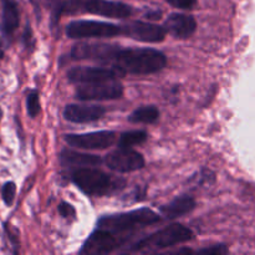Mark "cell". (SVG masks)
<instances>
[{"mask_svg": "<svg viewBox=\"0 0 255 255\" xmlns=\"http://www.w3.org/2000/svg\"><path fill=\"white\" fill-rule=\"evenodd\" d=\"M167 65L163 52L147 47H120L115 54L110 66L119 70L122 75H149L158 72Z\"/></svg>", "mask_w": 255, "mask_h": 255, "instance_id": "obj_1", "label": "cell"}, {"mask_svg": "<svg viewBox=\"0 0 255 255\" xmlns=\"http://www.w3.org/2000/svg\"><path fill=\"white\" fill-rule=\"evenodd\" d=\"M71 179L77 188L89 196L102 197L125 187L124 179L112 178L110 174L92 167H80L72 172Z\"/></svg>", "mask_w": 255, "mask_h": 255, "instance_id": "obj_2", "label": "cell"}, {"mask_svg": "<svg viewBox=\"0 0 255 255\" xmlns=\"http://www.w3.org/2000/svg\"><path fill=\"white\" fill-rule=\"evenodd\" d=\"M193 238V232L182 224L174 223L146 238L141 239L129 248V252H157L186 243Z\"/></svg>", "mask_w": 255, "mask_h": 255, "instance_id": "obj_3", "label": "cell"}, {"mask_svg": "<svg viewBox=\"0 0 255 255\" xmlns=\"http://www.w3.org/2000/svg\"><path fill=\"white\" fill-rule=\"evenodd\" d=\"M159 216L148 208L136 209V211L126 212V213L111 214L105 216L97 222V228L105 229L111 233H122V232L132 231L139 227H147L149 224L157 223Z\"/></svg>", "mask_w": 255, "mask_h": 255, "instance_id": "obj_4", "label": "cell"}, {"mask_svg": "<svg viewBox=\"0 0 255 255\" xmlns=\"http://www.w3.org/2000/svg\"><path fill=\"white\" fill-rule=\"evenodd\" d=\"M66 34L72 39H90V37H114L122 34L121 25L95 20H76L66 26Z\"/></svg>", "mask_w": 255, "mask_h": 255, "instance_id": "obj_5", "label": "cell"}, {"mask_svg": "<svg viewBox=\"0 0 255 255\" xmlns=\"http://www.w3.org/2000/svg\"><path fill=\"white\" fill-rule=\"evenodd\" d=\"M124 94V87L119 80L94 82V84H80L75 91L76 99L81 101H105V100L119 99Z\"/></svg>", "mask_w": 255, "mask_h": 255, "instance_id": "obj_6", "label": "cell"}, {"mask_svg": "<svg viewBox=\"0 0 255 255\" xmlns=\"http://www.w3.org/2000/svg\"><path fill=\"white\" fill-rule=\"evenodd\" d=\"M120 45L105 42H80L71 49L75 60H94L102 65H110Z\"/></svg>", "mask_w": 255, "mask_h": 255, "instance_id": "obj_7", "label": "cell"}, {"mask_svg": "<svg viewBox=\"0 0 255 255\" xmlns=\"http://www.w3.org/2000/svg\"><path fill=\"white\" fill-rule=\"evenodd\" d=\"M124 77L119 70L102 66H76L67 72V79L72 84H94Z\"/></svg>", "mask_w": 255, "mask_h": 255, "instance_id": "obj_8", "label": "cell"}, {"mask_svg": "<svg viewBox=\"0 0 255 255\" xmlns=\"http://www.w3.org/2000/svg\"><path fill=\"white\" fill-rule=\"evenodd\" d=\"M105 163L110 169L119 173H129L143 168L144 158L141 153L131 148L120 147L105 158Z\"/></svg>", "mask_w": 255, "mask_h": 255, "instance_id": "obj_9", "label": "cell"}, {"mask_svg": "<svg viewBox=\"0 0 255 255\" xmlns=\"http://www.w3.org/2000/svg\"><path fill=\"white\" fill-rule=\"evenodd\" d=\"M121 31L125 36L141 42H151V44L163 41L167 34L163 26H158V25L151 24V22L139 21V20L128 21L121 25Z\"/></svg>", "mask_w": 255, "mask_h": 255, "instance_id": "obj_10", "label": "cell"}, {"mask_svg": "<svg viewBox=\"0 0 255 255\" xmlns=\"http://www.w3.org/2000/svg\"><path fill=\"white\" fill-rule=\"evenodd\" d=\"M116 134L112 131L90 132V133L66 134L65 141L69 146L84 149H105L112 146Z\"/></svg>", "mask_w": 255, "mask_h": 255, "instance_id": "obj_11", "label": "cell"}, {"mask_svg": "<svg viewBox=\"0 0 255 255\" xmlns=\"http://www.w3.org/2000/svg\"><path fill=\"white\" fill-rule=\"evenodd\" d=\"M121 242L115 237L114 233L105 229L97 228L91 236L89 237L84 243L82 248L80 249V254L87 255H101L109 254L119 248Z\"/></svg>", "mask_w": 255, "mask_h": 255, "instance_id": "obj_12", "label": "cell"}, {"mask_svg": "<svg viewBox=\"0 0 255 255\" xmlns=\"http://www.w3.org/2000/svg\"><path fill=\"white\" fill-rule=\"evenodd\" d=\"M84 10L90 14L114 19H126L132 14V7L129 5L112 0H86Z\"/></svg>", "mask_w": 255, "mask_h": 255, "instance_id": "obj_13", "label": "cell"}, {"mask_svg": "<svg viewBox=\"0 0 255 255\" xmlns=\"http://www.w3.org/2000/svg\"><path fill=\"white\" fill-rule=\"evenodd\" d=\"M166 31L177 39H188L196 32L197 21L192 15L173 12L164 21Z\"/></svg>", "mask_w": 255, "mask_h": 255, "instance_id": "obj_14", "label": "cell"}, {"mask_svg": "<svg viewBox=\"0 0 255 255\" xmlns=\"http://www.w3.org/2000/svg\"><path fill=\"white\" fill-rule=\"evenodd\" d=\"M106 110L99 105H69L64 110L65 120L74 124H89L102 119Z\"/></svg>", "mask_w": 255, "mask_h": 255, "instance_id": "obj_15", "label": "cell"}, {"mask_svg": "<svg viewBox=\"0 0 255 255\" xmlns=\"http://www.w3.org/2000/svg\"><path fill=\"white\" fill-rule=\"evenodd\" d=\"M20 22L19 7L16 0H1V29L6 37H10Z\"/></svg>", "mask_w": 255, "mask_h": 255, "instance_id": "obj_16", "label": "cell"}, {"mask_svg": "<svg viewBox=\"0 0 255 255\" xmlns=\"http://www.w3.org/2000/svg\"><path fill=\"white\" fill-rule=\"evenodd\" d=\"M196 208V201L189 196H181L174 198L166 206L161 207V213L168 219H176L191 213Z\"/></svg>", "mask_w": 255, "mask_h": 255, "instance_id": "obj_17", "label": "cell"}, {"mask_svg": "<svg viewBox=\"0 0 255 255\" xmlns=\"http://www.w3.org/2000/svg\"><path fill=\"white\" fill-rule=\"evenodd\" d=\"M60 162H61L62 166L92 167L99 166L102 162V159L99 156H95V154L81 153V152L65 148L60 153Z\"/></svg>", "mask_w": 255, "mask_h": 255, "instance_id": "obj_18", "label": "cell"}, {"mask_svg": "<svg viewBox=\"0 0 255 255\" xmlns=\"http://www.w3.org/2000/svg\"><path fill=\"white\" fill-rule=\"evenodd\" d=\"M159 111L154 106H142L129 115L128 120L133 124H153L158 120Z\"/></svg>", "mask_w": 255, "mask_h": 255, "instance_id": "obj_19", "label": "cell"}, {"mask_svg": "<svg viewBox=\"0 0 255 255\" xmlns=\"http://www.w3.org/2000/svg\"><path fill=\"white\" fill-rule=\"evenodd\" d=\"M147 137H148L147 132L142 131V129L124 132L119 139V146L125 147V148H131V147L136 146V144H141L146 142Z\"/></svg>", "mask_w": 255, "mask_h": 255, "instance_id": "obj_20", "label": "cell"}, {"mask_svg": "<svg viewBox=\"0 0 255 255\" xmlns=\"http://www.w3.org/2000/svg\"><path fill=\"white\" fill-rule=\"evenodd\" d=\"M26 110L30 117H36L40 112V100L39 94L36 91H31L26 97Z\"/></svg>", "mask_w": 255, "mask_h": 255, "instance_id": "obj_21", "label": "cell"}, {"mask_svg": "<svg viewBox=\"0 0 255 255\" xmlns=\"http://www.w3.org/2000/svg\"><path fill=\"white\" fill-rule=\"evenodd\" d=\"M15 194H16V184H15L14 182H6V183L2 186L1 189L2 202L5 203V206H12L15 199Z\"/></svg>", "mask_w": 255, "mask_h": 255, "instance_id": "obj_22", "label": "cell"}, {"mask_svg": "<svg viewBox=\"0 0 255 255\" xmlns=\"http://www.w3.org/2000/svg\"><path fill=\"white\" fill-rule=\"evenodd\" d=\"M166 1L173 7L183 10L193 9L197 4V0H166Z\"/></svg>", "mask_w": 255, "mask_h": 255, "instance_id": "obj_23", "label": "cell"}, {"mask_svg": "<svg viewBox=\"0 0 255 255\" xmlns=\"http://www.w3.org/2000/svg\"><path fill=\"white\" fill-rule=\"evenodd\" d=\"M59 213L61 214L64 218L67 219H75V216H76V212H75V208L71 206V204L66 203V202H61L59 204Z\"/></svg>", "mask_w": 255, "mask_h": 255, "instance_id": "obj_24", "label": "cell"}, {"mask_svg": "<svg viewBox=\"0 0 255 255\" xmlns=\"http://www.w3.org/2000/svg\"><path fill=\"white\" fill-rule=\"evenodd\" d=\"M197 253L206 255H222L228 253V248H227L226 246H223V244H221V246H214L212 247V248L201 249V251H198Z\"/></svg>", "mask_w": 255, "mask_h": 255, "instance_id": "obj_25", "label": "cell"}, {"mask_svg": "<svg viewBox=\"0 0 255 255\" xmlns=\"http://www.w3.org/2000/svg\"><path fill=\"white\" fill-rule=\"evenodd\" d=\"M22 41H24V45L25 47H27V49H31L32 45H34V37H32V30L31 27H30L29 24H26V26H25V30H24V34H22Z\"/></svg>", "mask_w": 255, "mask_h": 255, "instance_id": "obj_26", "label": "cell"}, {"mask_svg": "<svg viewBox=\"0 0 255 255\" xmlns=\"http://www.w3.org/2000/svg\"><path fill=\"white\" fill-rule=\"evenodd\" d=\"M1 117H2V110L0 109V121H1Z\"/></svg>", "mask_w": 255, "mask_h": 255, "instance_id": "obj_27", "label": "cell"}, {"mask_svg": "<svg viewBox=\"0 0 255 255\" xmlns=\"http://www.w3.org/2000/svg\"><path fill=\"white\" fill-rule=\"evenodd\" d=\"M0 47H1V44H0Z\"/></svg>", "mask_w": 255, "mask_h": 255, "instance_id": "obj_28", "label": "cell"}]
</instances>
